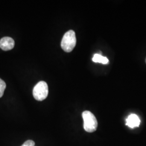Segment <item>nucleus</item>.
I'll return each mask as SVG.
<instances>
[{"label": "nucleus", "instance_id": "f257e3e1", "mask_svg": "<svg viewBox=\"0 0 146 146\" xmlns=\"http://www.w3.org/2000/svg\"><path fill=\"white\" fill-rule=\"evenodd\" d=\"M76 44V38L75 32L70 30L66 32L61 41V48L66 52H71Z\"/></svg>", "mask_w": 146, "mask_h": 146}, {"label": "nucleus", "instance_id": "7ed1b4c3", "mask_svg": "<svg viewBox=\"0 0 146 146\" xmlns=\"http://www.w3.org/2000/svg\"><path fill=\"white\" fill-rule=\"evenodd\" d=\"M34 98L37 101H41L47 98L48 95V86L44 81H40L36 84L33 91Z\"/></svg>", "mask_w": 146, "mask_h": 146}, {"label": "nucleus", "instance_id": "0eeeda50", "mask_svg": "<svg viewBox=\"0 0 146 146\" xmlns=\"http://www.w3.org/2000/svg\"><path fill=\"white\" fill-rule=\"evenodd\" d=\"M6 88V84L5 82L0 78V98L2 97L4 94V92Z\"/></svg>", "mask_w": 146, "mask_h": 146}, {"label": "nucleus", "instance_id": "20e7f679", "mask_svg": "<svg viewBox=\"0 0 146 146\" xmlns=\"http://www.w3.org/2000/svg\"><path fill=\"white\" fill-rule=\"evenodd\" d=\"M14 40L10 37H4L0 40V48L3 50H10L14 47Z\"/></svg>", "mask_w": 146, "mask_h": 146}, {"label": "nucleus", "instance_id": "f03ea898", "mask_svg": "<svg viewBox=\"0 0 146 146\" xmlns=\"http://www.w3.org/2000/svg\"><path fill=\"white\" fill-rule=\"evenodd\" d=\"M82 117L84 121V129L88 133L96 131L98 123L94 114L90 111L86 110L82 113Z\"/></svg>", "mask_w": 146, "mask_h": 146}, {"label": "nucleus", "instance_id": "423d86ee", "mask_svg": "<svg viewBox=\"0 0 146 146\" xmlns=\"http://www.w3.org/2000/svg\"><path fill=\"white\" fill-rule=\"evenodd\" d=\"M93 61L95 63H100L104 64H108L109 60L106 57H104L99 54H95L92 59Z\"/></svg>", "mask_w": 146, "mask_h": 146}, {"label": "nucleus", "instance_id": "6e6552de", "mask_svg": "<svg viewBox=\"0 0 146 146\" xmlns=\"http://www.w3.org/2000/svg\"><path fill=\"white\" fill-rule=\"evenodd\" d=\"M21 146H35V142L33 140H27Z\"/></svg>", "mask_w": 146, "mask_h": 146}, {"label": "nucleus", "instance_id": "1a4fd4ad", "mask_svg": "<svg viewBox=\"0 0 146 146\" xmlns=\"http://www.w3.org/2000/svg\"></svg>", "mask_w": 146, "mask_h": 146}, {"label": "nucleus", "instance_id": "39448f33", "mask_svg": "<svg viewBox=\"0 0 146 146\" xmlns=\"http://www.w3.org/2000/svg\"><path fill=\"white\" fill-rule=\"evenodd\" d=\"M140 124V120L139 116L134 114H131L126 119L125 125H128L131 128L139 127Z\"/></svg>", "mask_w": 146, "mask_h": 146}]
</instances>
